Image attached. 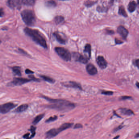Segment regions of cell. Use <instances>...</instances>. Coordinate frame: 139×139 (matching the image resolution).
Returning <instances> with one entry per match:
<instances>
[{
    "label": "cell",
    "mask_w": 139,
    "mask_h": 139,
    "mask_svg": "<svg viewBox=\"0 0 139 139\" xmlns=\"http://www.w3.org/2000/svg\"><path fill=\"white\" fill-rule=\"evenodd\" d=\"M96 61L98 65L102 69H104L107 67V62L102 56H98Z\"/></svg>",
    "instance_id": "obj_9"
},
{
    "label": "cell",
    "mask_w": 139,
    "mask_h": 139,
    "mask_svg": "<svg viewBox=\"0 0 139 139\" xmlns=\"http://www.w3.org/2000/svg\"><path fill=\"white\" fill-rule=\"evenodd\" d=\"M30 133H27L26 134H25V135H24L23 138H26V139H29L30 136Z\"/></svg>",
    "instance_id": "obj_35"
},
{
    "label": "cell",
    "mask_w": 139,
    "mask_h": 139,
    "mask_svg": "<svg viewBox=\"0 0 139 139\" xmlns=\"http://www.w3.org/2000/svg\"><path fill=\"white\" fill-rule=\"evenodd\" d=\"M135 65L139 69V59H137L135 61Z\"/></svg>",
    "instance_id": "obj_34"
},
{
    "label": "cell",
    "mask_w": 139,
    "mask_h": 139,
    "mask_svg": "<svg viewBox=\"0 0 139 139\" xmlns=\"http://www.w3.org/2000/svg\"><path fill=\"white\" fill-rule=\"evenodd\" d=\"M7 4L11 8H19L20 5V0H8Z\"/></svg>",
    "instance_id": "obj_11"
},
{
    "label": "cell",
    "mask_w": 139,
    "mask_h": 139,
    "mask_svg": "<svg viewBox=\"0 0 139 139\" xmlns=\"http://www.w3.org/2000/svg\"><path fill=\"white\" fill-rule=\"evenodd\" d=\"M135 138H139V132H138V133L136 134V136H135Z\"/></svg>",
    "instance_id": "obj_39"
},
{
    "label": "cell",
    "mask_w": 139,
    "mask_h": 139,
    "mask_svg": "<svg viewBox=\"0 0 139 139\" xmlns=\"http://www.w3.org/2000/svg\"><path fill=\"white\" fill-rule=\"evenodd\" d=\"M17 104L13 103H7L1 105L0 107V112L2 114H5L17 106Z\"/></svg>",
    "instance_id": "obj_7"
},
{
    "label": "cell",
    "mask_w": 139,
    "mask_h": 139,
    "mask_svg": "<svg viewBox=\"0 0 139 139\" xmlns=\"http://www.w3.org/2000/svg\"><path fill=\"white\" fill-rule=\"evenodd\" d=\"M73 57L75 60L83 64H86L89 60V58L86 55H83L78 53H73Z\"/></svg>",
    "instance_id": "obj_8"
},
{
    "label": "cell",
    "mask_w": 139,
    "mask_h": 139,
    "mask_svg": "<svg viewBox=\"0 0 139 139\" xmlns=\"http://www.w3.org/2000/svg\"><path fill=\"white\" fill-rule=\"evenodd\" d=\"M12 70L13 73L16 75L18 76H20L21 75L20 67H14L12 68Z\"/></svg>",
    "instance_id": "obj_20"
},
{
    "label": "cell",
    "mask_w": 139,
    "mask_h": 139,
    "mask_svg": "<svg viewBox=\"0 0 139 139\" xmlns=\"http://www.w3.org/2000/svg\"><path fill=\"white\" fill-rule=\"evenodd\" d=\"M29 77L30 78H31V79H32L31 80H33V81L36 82L40 81V80L35 78V77L33 75H30L29 76Z\"/></svg>",
    "instance_id": "obj_29"
},
{
    "label": "cell",
    "mask_w": 139,
    "mask_h": 139,
    "mask_svg": "<svg viewBox=\"0 0 139 139\" xmlns=\"http://www.w3.org/2000/svg\"><path fill=\"white\" fill-rule=\"evenodd\" d=\"M117 32L118 33L120 34V35L124 38H126L128 34L127 30L123 26H119V27H118Z\"/></svg>",
    "instance_id": "obj_13"
},
{
    "label": "cell",
    "mask_w": 139,
    "mask_h": 139,
    "mask_svg": "<svg viewBox=\"0 0 139 139\" xmlns=\"http://www.w3.org/2000/svg\"><path fill=\"white\" fill-rule=\"evenodd\" d=\"M43 98L50 102L51 103H53L47 106L49 108L52 109L61 111H67L73 109L75 107V104L67 100L51 99L45 96H43Z\"/></svg>",
    "instance_id": "obj_1"
},
{
    "label": "cell",
    "mask_w": 139,
    "mask_h": 139,
    "mask_svg": "<svg viewBox=\"0 0 139 139\" xmlns=\"http://www.w3.org/2000/svg\"><path fill=\"white\" fill-rule=\"evenodd\" d=\"M131 99L132 98L130 96H122L120 98V100H125L126 99Z\"/></svg>",
    "instance_id": "obj_30"
},
{
    "label": "cell",
    "mask_w": 139,
    "mask_h": 139,
    "mask_svg": "<svg viewBox=\"0 0 139 139\" xmlns=\"http://www.w3.org/2000/svg\"><path fill=\"white\" fill-rule=\"evenodd\" d=\"M25 72L26 74H31V73H34V72H33V71H31V70L29 69H26L25 71Z\"/></svg>",
    "instance_id": "obj_32"
},
{
    "label": "cell",
    "mask_w": 139,
    "mask_h": 139,
    "mask_svg": "<svg viewBox=\"0 0 139 139\" xmlns=\"http://www.w3.org/2000/svg\"><path fill=\"white\" fill-rule=\"evenodd\" d=\"M35 129H36V127L33 126H31L30 129H29V131H31V133H32V134L31 136H30L29 139H31V138H32L33 137H34V136H35Z\"/></svg>",
    "instance_id": "obj_26"
},
{
    "label": "cell",
    "mask_w": 139,
    "mask_h": 139,
    "mask_svg": "<svg viewBox=\"0 0 139 139\" xmlns=\"http://www.w3.org/2000/svg\"><path fill=\"white\" fill-rule=\"evenodd\" d=\"M116 43L117 44H121L122 43V42L120 40H118V39H116Z\"/></svg>",
    "instance_id": "obj_36"
},
{
    "label": "cell",
    "mask_w": 139,
    "mask_h": 139,
    "mask_svg": "<svg viewBox=\"0 0 139 139\" xmlns=\"http://www.w3.org/2000/svg\"><path fill=\"white\" fill-rule=\"evenodd\" d=\"M119 136H118V137H115V138H114V139H115V138H116H116H119Z\"/></svg>",
    "instance_id": "obj_41"
},
{
    "label": "cell",
    "mask_w": 139,
    "mask_h": 139,
    "mask_svg": "<svg viewBox=\"0 0 139 139\" xmlns=\"http://www.w3.org/2000/svg\"><path fill=\"white\" fill-rule=\"evenodd\" d=\"M119 14L124 17H126L127 16L125 9L122 6H120V7H119Z\"/></svg>",
    "instance_id": "obj_25"
},
{
    "label": "cell",
    "mask_w": 139,
    "mask_h": 139,
    "mask_svg": "<svg viewBox=\"0 0 139 139\" xmlns=\"http://www.w3.org/2000/svg\"><path fill=\"white\" fill-rule=\"evenodd\" d=\"M45 4H45L46 6L50 8H53V7H55L56 6V3L52 0L47 1L45 3Z\"/></svg>",
    "instance_id": "obj_23"
},
{
    "label": "cell",
    "mask_w": 139,
    "mask_h": 139,
    "mask_svg": "<svg viewBox=\"0 0 139 139\" xmlns=\"http://www.w3.org/2000/svg\"><path fill=\"white\" fill-rule=\"evenodd\" d=\"M0 17H2V16L3 15H4V12L3 11V10H2V9L1 8L0 9Z\"/></svg>",
    "instance_id": "obj_37"
},
{
    "label": "cell",
    "mask_w": 139,
    "mask_h": 139,
    "mask_svg": "<svg viewBox=\"0 0 139 139\" xmlns=\"http://www.w3.org/2000/svg\"><path fill=\"white\" fill-rule=\"evenodd\" d=\"M28 107V105L27 104H23L22 105H20V106L17 108L15 110L14 112L17 113H21L23 112L24 111H26Z\"/></svg>",
    "instance_id": "obj_15"
},
{
    "label": "cell",
    "mask_w": 139,
    "mask_h": 139,
    "mask_svg": "<svg viewBox=\"0 0 139 139\" xmlns=\"http://www.w3.org/2000/svg\"><path fill=\"white\" fill-rule=\"evenodd\" d=\"M57 118H58V117H57V116H54V117H51L50 118H49V119H47V120H46V121H45V122H51L54 121L56 120Z\"/></svg>",
    "instance_id": "obj_27"
},
{
    "label": "cell",
    "mask_w": 139,
    "mask_h": 139,
    "mask_svg": "<svg viewBox=\"0 0 139 139\" xmlns=\"http://www.w3.org/2000/svg\"><path fill=\"white\" fill-rule=\"evenodd\" d=\"M55 50L58 55L65 61H70L71 60V55L69 50L63 47H57Z\"/></svg>",
    "instance_id": "obj_5"
},
{
    "label": "cell",
    "mask_w": 139,
    "mask_h": 139,
    "mask_svg": "<svg viewBox=\"0 0 139 139\" xmlns=\"http://www.w3.org/2000/svg\"><path fill=\"white\" fill-rule=\"evenodd\" d=\"M120 110L122 114L124 115L131 116V115L134 114V113L133 111H131V109H129L127 108H120Z\"/></svg>",
    "instance_id": "obj_17"
},
{
    "label": "cell",
    "mask_w": 139,
    "mask_h": 139,
    "mask_svg": "<svg viewBox=\"0 0 139 139\" xmlns=\"http://www.w3.org/2000/svg\"><path fill=\"white\" fill-rule=\"evenodd\" d=\"M123 126H123L122 125L119 126H118V127L115 129L114 130V132H116V131H118L119 130L121 129V128H122Z\"/></svg>",
    "instance_id": "obj_33"
},
{
    "label": "cell",
    "mask_w": 139,
    "mask_h": 139,
    "mask_svg": "<svg viewBox=\"0 0 139 139\" xmlns=\"http://www.w3.org/2000/svg\"><path fill=\"white\" fill-rule=\"evenodd\" d=\"M73 125V123H66L62 124L59 128L52 129L46 133V138H53L62 131L71 127Z\"/></svg>",
    "instance_id": "obj_4"
},
{
    "label": "cell",
    "mask_w": 139,
    "mask_h": 139,
    "mask_svg": "<svg viewBox=\"0 0 139 139\" xmlns=\"http://www.w3.org/2000/svg\"><path fill=\"white\" fill-rule=\"evenodd\" d=\"M53 35L56 39V40L60 43L63 44V45H65L66 43V40L58 32H54Z\"/></svg>",
    "instance_id": "obj_14"
},
{
    "label": "cell",
    "mask_w": 139,
    "mask_h": 139,
    "mask_svg": "<svg viewBox=\"0 0 139 139\" xmlns=\"http://www.w3.org/2000/svg\"><path fill=\"white\" fill-rule=\"evenodd\" d=\"M65 87H71L73 88H78L79 89L82 90V88L80 84L76 83L75 82L70 81L66 82L63 84Z\"/></svg>",
    "instance_id": "obj_12"
},
{
    "label": "cell",
    "mask_w": 139,
    "mask_h": 139,
    "mask_svg": "<svg viewBox=\"0 0 139 139\" xmlns=\"http://www.w3.org/2000/svg\"><path fill=\"white\" fill-rule=\"evenodd\" d=\"M22 2L24 5L32 6L35 3V0H22Z\"/></svg>",
    "instance_id": "obj_22"
},
{
    "label": "cell",
    "mask_w": 139,
    "mask_h": 139,
    "mask_svg": "<svg viewBox=\"0 0 139 139\" xmlns=\"http://www.w3.org/2000/svg\"><path fill=\"white\" fill-rule=\"evenodd\" d=\"M45 114H41L37 116L36 117L34 118V120L32 122L33 124H34V125H35V124H38V123L40 121V120L43 119V118L44 116H45Z\"/></svg>",
    "instance_id": "obj_19"
},
{
    "label": "cell",
    "mask_w": 139,
    "mask_h": 139,
    "mask_svg": "<svg viewBox=\"0 0 139 139\" xmlns=\"http://www.w3.org/2000/svg\"><path fill=\"white\" fill-rule=\"evenodd\" d=\"M136 85L137 86V87H138V88H139V82H138V83H136Z\"/></svg>",
    "instance_id": "obj_40"
},
{
    "label": "cell",
    "mask_w": 139,
    "mask_h": 139,
    "mask_svg": "<svg viewBox=\"0 0 139 139\" xmlns=\"http://www.w3.org/2000/svg\"><path fill=\"white\" fill-rule=\"evenodd\" d=\"M19 51H20L21 53H23V54H26V55L27 54L26 52H24V50H21V49H19Z\"/></svg>",
    "instance_id": "obj_38"
},
{
    "label": "cell",
    "mask_w": 139,
    "mask_h": 139,
    "mask_svg": "<svg viewBox=\"0 0 139 139\" xmlns=\"http://www.w3.org/2000/svg\"><path fill=\"white\" fill-rule=\"evenodd\" d=\"M84 52L85 53H86V56L89 59L91 55V46L90 44H87L85 45Z\"/></svg>",
    "instance_id": "obj_16"
},
{
    "label": "cell",
    "mask_w": 139,
    "mask_h": 139,
    "mask_svg": "<svg viewBox=\"0 0 139 139\" xmlns=\"http://www.w3.org/2000/svg\"><path fill=\"white\" fill-rule=\"evenodd\" d=\"M86 70L88 74L90 75H95L98 73V71L96 68L92 64L87 65L86 67Z\"/></svg>",
    "instance_id": "obj_10"
},
{
    "label": "cell",
    "mask_w": 139,
    "mask_h": 139,
    "mask_svg": "<svg viewBox=\"0 0 139 139\" xmlns=\"http://www.w3.org/2000/svg\"><path fill=\"white\" fill-rule=\"evenodd\" d=\"M24 31L25 34L30 37L35 43L44 48L46 49L47 48V44L45 39L38 30L26 27L24 29Z\"/></svg>",
    "instance_id": "obj_2"
},
{
    "label": "cell",
    "mask_w": 139,
    "mask_h": 139,
    "mask_svg": "<svg viewBox=\"0 0 139 139\" xmlns=\"http://www.w3.org/2000/svg\"><path fill=\"white\" fill-rule=\"evenodd\" d=\"M83 127V125L80 124H77L75 125L73 128L77 129V128H81Z\"/></svg>",
    "instance_id": "obj_31"
},
{
    "label": "cell",
    "mask_w": 139,
    "mask_h": 139,
    "mask_svg": "<svg viewBox=\"0 0 139 139\" xmlns=\"http://www.w3.org/2000/svg\"><path fill=\"white\" fill-rule=\"evenodd\" d=\"M40 76L41 78H42L45 81L48 82V83L53 84L55 82V80L52 78H50V77H49L44 75H40Z\"/></svg>",
    "instance_id": "obj_21"
},
{
    "label": "cell",
    "mask_w": 139,
    "mask_h": 139,
    "mask_svg": "<svg viewBox=\"0 0 139 139\" xmlns=\"http://www.w3.org/2000/svg\"><path fill=\"white\" fill-rule=\"evenodd\" d=\"M136 4L134 1L131 2L128 4V9L130 12H134L136 10Z\"/></svg>",
    "instance_id": "obj_18"
},
{
    "label": "cell",
    "mask_w": 139,
    "mask_h": 139,
    "mask_svg": "<svg viewBox=\"0 0 139 139\" xmlns=\"http://www.w3.org/2000/svg\"><path fill=\"white\" fill-rule=\"evenodd\" d=\"M102 94L105 95H112L113 94V92L111 91H103L102 92Z\"/></svg>",
    "instance_id": "obj_28"
},
{
    "label": "cell",
    "mask_w": 139,
    "mask_h": 139,
    "mask_svg": "<svg viewBox=\"0 0 139 139\" xmlns=\"http://www.w3.org/2000/svg\"><path fill=\"white\" fill-rule=\"evenodd\" d=\"M138 3L139 4V0H138Z\"/></svg>",
    "instance_id": "obj_42"
},
{
    "label": "cell",
    "mask_w": 139,
    "mask_h": 139,
    "mask_svg": "<svg viewBox=\"0 0 139 139\" xmlns=\"http://www.w3.org/2000/svg\"><path fill=\"white\" fill-rule=\"evenodd\" d=\"M64 18L62 16H56L54 18V20L56 24H59L64 21Z\"/></svg>",
    "instance_id": "obj_24"
},
{
    "label": "cell",
    "mask_w": 139,
    "mask_h": 139,
    "mask_svg": "<svg viewBox=\"0 0 139 139\" xmlns=\"http://www.w3.org/2000/svg\"><path fill=\"white\" fill-rule=\"evenodd\" d=\"M32 80L31 79L30 80L24 78H14L13 81L10 83L9 85V86H20L26 83H29Z\"/></svg>",
    "instance_id": "obj_6"
},
{
    "label": "cell",
    "mask_w": 139,
    "mask_h": 139,
    "mask_svg": "<svg viewBox=\"0 0 139 139\" xmlns=\"http://www.w3.org/2000/svg\"><path fill=\"white\" fill-rule=\"evenodd\" d=\"M21 16L24 22L28 26H33L35 22V14L31 10H26L21 13Z\"/></svg>",
    "instance_id": "obj_3"
}]
</instances>
